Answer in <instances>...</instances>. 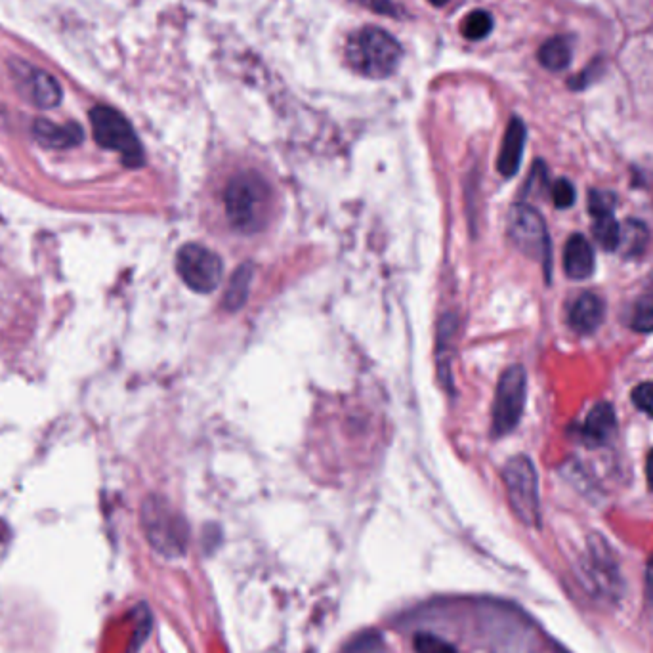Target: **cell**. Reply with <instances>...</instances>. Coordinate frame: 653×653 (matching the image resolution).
Wrapping results in <instances>:
<instances>
[{
  "label": "cell",
  "mask_w": 653,
  "mask_h": 653,
  "mask_svg": "<svg viewBox=\"0 0 653 653\" xmlns=\"http://www.w3.org/2000/svg\"><path fill=\"white\" fill-rule=\"evenodd\" d=\"M33 134L41 146L50 149L75 148L85 140V132L79 125H56L48 119H39L33 127Z\"/></svg>",
  "instance_id": "obj_14"
},
{
  "label": "cell",
  "mask_w": 653,
  "mask_h": 653,
  "mask_svg": "<svg viewBox=\"0 0 653 653\" xmlns=\"http://www.w3.org/2000/svg\"><path fill=\"white\" fill-rule=\"evenodd\" d=\"M541 191H548L547 169H545V165L541 161H537L535 167L531 169V174H529L526 193L527 195H539Z\"/></svg>",
  "instance_id": "obj_27"
},
{
  "label": "cell",
  "mask_w": 653,
  "mask_h": 653,
  "mask_svg": "<svg viewBox=\"0 0 653 653\" xmlns=\"http://www.w3.org/2000/svg\"><path fill=\"white\" fill-rule=\"evenodd\" d=\"M459 319L455 314H443L436 329V365L438 377L447 392H453V375H451V348L457 335Z\"/></svg>",
  "instance_id": "obj_12"
},
{
  "label": "cell",
  "mask_w": 653,
  "mask_h": 653,
  "mask_svg": "<svg viewBox=\"0 0 653 653\" xmlns=\"http://www.w3.org/2000/svg\"><path fill=\"white\" fill-rule=\"evenodd\" d=\"M648 228L638 222V220H629L623 228H621V239H619V249H623V253L627 258L632 256H640L646 249L648 243Z\"/></svg>",
  "instance_id": "obj_19"
},
{
  "label": "cell",
  "mask_w": 653,
  "mask_h": 653,
  "mask_svg": "<svg viewBox=\"0 0 653 653\" xmlns=\"http://www.w3.org/2000/svg\"><path fill=\"white\" fill-rule=\"evenodd\" d=\"M142 526L149 545L167 558H180L188 550L190 526L186 518L161 495H149L142 505Z\"/></svg>",
  "instance_id": "obj_3"
},
{
  "label": "cell",
  "mask_w": 653,
  "mask_h": 653,
  "mask_svg": "<svg viewBox=\"0 0 653 653\" xmlns=\"http://www.w3.org/2000/svg\"><path fill=\"white\" fill-rule=\"evenodd\" d=\"M527 398V375L522 365H512L501 375L495 403H493V424L491 432L495 438L510 434L524 415Z\"/></svg>",
  "instance_id": "obj_7"
},
{
  "label": "cell",
  "mask_w": 653,
  "mask_h": 653,
  "mask_svg": "<svg viewBox=\"0 0 653 653\" xmlns=\"http://www.w3.org/2000/svg\"><path fill=\"white\" fill-rule=\"evenodd\" d=\"M94 140L100 148L117 151L130 169L144 165V148L127 117L109 106H96L90 111Z\"/></svg>",
  "instance_id": "obj_4"
},
{
  "label": "cell",
  "mask_w": 653,
  "mask_h": 653,
  "mask_svg": "<svg viewBox=\"0 0 653 653\" xmlns=\"http://www.w3.org/2000/svg\"><path fill=\"white\" fill-rule=\"evenodd\" d=\"M634 405L653 419V382H642L632 390Z\"/></svg>",
  "instance_id": "obj_26"
},
{
  "label": "cell",
  "mask_w": 653,
  "mask_h": 653,
  "mask_svg": "<svg viewBox=\"0 0 653 653\" xmlns=\"http://www.w3.org/2000/svg\"><path fill=\"white\" fill-rule=\"evenodd\" d=\"M550 197L554 201V207L556 209H569L573 203H575V188L573 184L566 180V178H560L552 184L550 188Z\"/></svg>",
  "instance_id": "obj_25"
},
{
  "label": "cell",
  "mask_w": 653,
  "mask_h": 653,
  "mask_svg": "<svg viewBox=\"0 0 653 653\" xmlns=\"http://www.w3.org/2000/svg\"><path fill=\"white\" fill-rule=\"evenodd\" d=\"M646 587H648V596L653 600V558L648 564V575H646Z\"/></svg>",
  "instance_id": "obj_29"
},
{
  "label": "cell",
  "mask_w": 653,
  "mask_h": 653,
  "mask_svg": "<svg viewBox=\"0 0 653 653\" xmlns=\"http://www.w3.org/2000/svg\"><path fill=\"white\" fill-rule=\"evenodd\" d=\"M430 4H434V6H443V4H447L449 0H428Z\"/></svg>",
  "instance_id": "obj_31"
},
{
  "label": "cell",
  "mask_w": 653,
  "mask_h": 653,
  "mask_svg": "<svg viewBox=\"0 0 653 653\" xmlns=\"http://www.w3.org/2000/svg\"><path fill=\"white\" fill-rule=\"evenodd\" d=\"M342 653H388V648L379 632L369 631L356 636Z\"/></svg>",
  "instance_id": "obj_22"
},
{
  "label": "cell",
  "mask_w": 653,
  "mask_h": 653,
  "mask_svg": "<svg viewBox=\"0 0 653 653\" xmlns=\"http://www.w3.org/2000/svg\"><path fill=\"white\" fill-rule=\"evenodd\" d=\"M27 98L41 109H52L62 102V88L56 79L39 69H31V75L25 77Z\"/></svg>",
  "instance_id": "obj_15"
},
{
  "label": "cell",
  "mask_w": 653,
  "mask_h": 653,
  "mask_svg": "<svg viewBox=\"0 0 653 653\" xmlns=\"http://www.w3.org/2000/svg\"><path fill=\"white\" fill-rule=\"evenodd\" d=\"M493 29V18L485 10H474L463 22V35L468 41H482Z\"/></svg>",
  "instance_id": "obj_21"
},
{
  "label": "cell",
  "mask_w": 653,
  "mask_h": 653,
  "mask_svg": "<svg viewBox=\"0 0 653 653\" xmlns=\"http://www.w3.org/2000/svg\"><path fill=\"white\" fill-rule=\"evenodd\" d=\"M254 277V266L245 262L241 264L235 272H233L232 277H230V283L226 287V293H224V310L226 312H239L247 298H249V293H251V285H253Z\"/></svg>",
  "instance_id": "obj_16"
},
{
  "label": "cell",
  "mask_w": 653,
  "mask_h": 653,
  "mask_svg": "<svg viewBox=\"0 0 653 653\" xmlns=\"http://www.w3.org/2000/svg\"><path fill=\"white\" fill-rule=\"evenodd\" d=\"M354 2H358L359 6L369 8V10L382 14V16H396L398 14V8L392 4V0H354Z\"/></svg>",
  "instance_id": "obj_28"
},
{
  "label": "cell",
  "mask_w": 653,
  "mask_h": 653,
  "mask_svg": "<svg viewBox=\"0 0 653 653\" xmlns=\"http://www.w3.org/2000/svg\"><path fill=\"white\" fill-rule=\"evenodd\" d=\"M615 205H617V195H615L613 191H589V212L592 216L613 214V211H615Z\"/></svg>",
  "instance_id": "obj_24"
},
{
  "label": "cell",
  "mask_w": 653,
  "mask_h": 653,
  "mask_svg": "<svg viewBox=\"0 0 653 653\" xmlns=\"http://www.w3.org/2000/svg\"><path fill=\"white\" fill-rule=\"evenodd\" d=\"M415 652L417 653H457V648L443 640L436 634L421 632L415 638Z\"/></svg>",
  "instance_id": "obj_23"
},
{
  "label": "cell",
  "mask_w": 653,
  "mask_h": 653,
  "mask_svg": "<svg viewBox=\"0 0 653 653\" xmlns=\"http://www.w3.org/2000/svg\"><path fill=\"white\" fill-rule=\"evenodd\" d=\"M606 316L604 300L594 293H583L569 308V327L577 335L594 333Z\"/></svg>",
  "instance_id": "obj_10"
},
{
  "label": "cell",
  "mask_w": 653,
  "mask_h": 653,
  "mask_svg": "<svg viewBox=\"0 0 653 653\" xmlns=\"http://www.w3.org/2000/svg\"><path fill=\"white\" fill-rule=\"evenodd\" d=\"M646 476H648V485L653 491V449L652 453L648 455V463H646Z\"/></svg>",
  "instance_id": "obj_30"
},
{
  "label": "cell",
  "mask_w": 653,
  "mask_h": 653,
  "mask_svg": "<svg viewBox=\"0 0 653 653\" xmlns=\"http://www.w3.org/2000/svg\"><path fill=\"white\" fill-rule=\"evenodd\" d=\"M564 270L569 279H589L594 274V251L589 239L581 233H573L564 251Z\"/></svg>",
  "instance_id": "obj_13"
},
{
  "label": "cell",
  "mask_w": 653,
  "mask_h": 653,
  "mask_svg": "<svg viewBox=\"0 0 653 653\" xmlns=\"http://www.w3.org/2000/svg\"><path fill=\"white\" fill-rule=\"evenodd\" d=\"M503 482H505L508 503L512 506L514 514L526 526L537 527L541 522L539 512V482L535 466L527 459L526 455L512 457L503 468Z\"/></svg>",
  "instance_id": "obj_5"
},
{
  "label": "cell",
  "mask_w": 653,
  "mask_h": 653,
  "mask_svg": "<svg viewBox=\"0 0 653 653\" xmlns=\"http://www.w3.org/2000/svg\"><path fill=\"white\" fill-rule=\"evenodd\" d=\"M526 136V125L522 123V119L512 117L508 127H506L503 146H501L499 161H497V169L501 172V176L512 178L520 169L522 155H524V148H526Z\"/></svg>",
  "instance_id": "obj_11"
},
{
  "label": "cell",
  "mask_w": 653,
  "mask_h": 653,
  "mask_svg": "<svg viewBox=\"0 0 653 653\" xmlns=\"http://www.w3.org/2000/svg\"><path fill=\"white\" fill-rule=\"evenodd\" d=\"M592 233L596 243L608 251L613 253L619 249V239H621V226L617 224L613 214H602V216H592Z\"/></svg>",
  "instance_id": "obj_18"
},
{
  "label": "cell",
  "mask_w": 653,
  "mask_h": 653,
  "mask_svg": "<svg viewBox=\"0 0 653 653\" xmlns=\"http://www.w3.org/2000/svg\"><path fill=\"white\" fill-rule=\"evenodd\" d=\"M228 220L237 232H260L272 209V190L256 172H241L233 176L224 193Z\"/></svg>",
  "instance_id": "obj_1"
},
{
  "label": "cell",
  "mask_w": 653,
  "mask_h": 653,
  "mask_svg": "<svg viewBox=\"0 0 653 653\" xmlns=\"http://www.w3.org/2000/svg\"><path fill=\"white\" fill-rule=\"evenodd\" d=\"M573 58V46L568 37H552L539 48V62L548 71H564L568 69Z\"/></svg>",
  "instance_id": "obj_17"
},
{
  "label": "cell",
  "mask_w": 653,
  "mask_h": 653,
  "mask_svg": "<svg viewBox=\"0 0 653 653\" xmlns=\"http://www.w3.org/2000/svg\"><path fill=\"white\" fill-rule=\"evenodd\" d=\"M400 43L379 27H363L346 46V60L354 71L367 79H388L400 67Z\"/></svg>",
  "instance_id": "obj_2"
},
{
  "label": "cell",
  "mask_w": 653,
  "mask_h": 653,
  "mask_svg": "<svg viewBox=\"0 0 653 653\" xmlns=\"http://www.w3.org/2000/svg\"><path fill=\"white\" fill-rule=\"evenodd\" d=\"M631 327L638 333H653V291L640 296L632 310Z\"/></svg>",
  "instance_id": "obj_20"
},
{
  "label": "cell",
  "mask_w": 653,
  "mask_h": 653,
  "mask_svg": "<svg viewBox=\"0 0 653 653\" xmlns=\"http://www.w3.org/2000/svg\"><path fill=\"white\" fill-rule=\"evenodd\" d=\"M176 272L193 293L209 295L218 289L224 266L220 256L211 249L199 243H188L176 254Z\"/></svg>",
  "instance_id": "obj_8"
},
{
  "label": "cell",
  "mask_w": 653,
  "mask_h": 653,
  "mask_svg": "<svg viewBox=\"0 0 653 653\" xmlns=\"http://www.w3.org/2000/svg\"><path fill=\"white\" fill-rule=\"evenodd\" d=\"M646 289H648V291H653V274L650 275V279H648V283H646Z\"/></svg>",
  "instance_id": "obj_32"
},
{
  "label": "cell",
  "mask_w": 653,
  "mask_h": 653,
  "mask_svg": "<svg viewBox=\"0 0 653 653\" xmlns=\"http://www.w3.org/2000/svg\"><path fill=\"white\" fill-rule=\"evenodd\" d=\"M617 428V417L615 409L608 401L596 403L587 415L585 422L579 426L581 440L589 445H606L613 438Z\"/></svg>",
  "instance_id": "obj_9"
},
{
  "label": "cell",
  "mask_w": 653,
  "mask_h": 653,
  "mask_svg": "<svg viewBox=\"0 0 653 653\" xmlns=\"http://www.w3.org/2000/svg\"><path fill=\"white\" fill-rule=\"evenodd\" d=\"M512 245L522 254L543 264L547 277L550 275V239L543 216L531 205L516 203L508 211L506 222Z\"/></svg>",
  "instance_id": "obj_6"
}]
</instances>
